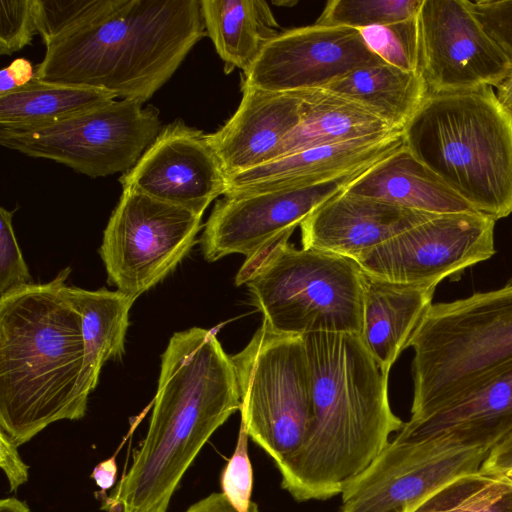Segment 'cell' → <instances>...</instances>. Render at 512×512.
Here are the masks:
<instances>
[{"label": "cell", "instance_id": "60d3db41", "mask_svg": "<svg viewBox=\"0 0 512 512\" xmlns=\"http://www.w3.org/2000/svg\"><path fill=\"white\" fill-rule=\"evenodd\" d=\"M0 512H31L25 502L16 498H4L0 501Z\"/></svg>", "mask_w": 512, "mask_h": 512}, {"label": "cell", "instance_id": "f1b7e54d", "mask_svg": "<svg viewBox=\"0 0 512 512\" xmlns=\"http://www.w3.org/2000/svg\"><path fill=\"white\" fill-rule=\"evenodd\" d=\"M124 3L125 0H33L37 34L48 46L107 18Z\"/></svg>", "mask_w": 512, "mask_h": 512}, {"label": "cell", "instance_id": "7a4b0ae2", "mask_svg": "<svg viewBox=\"0 0 512 512\" xmlns=\"http://www.w3.org/2000/svg\"><path fill=\"white\" fill-rule=\"evenodd\" d=\"M240 404L233 361L216 335L199 327L174 333L161 355L146 436L112 502L122 512H166L203 446Z\"/></svg>", "mask_w": 512, "mask_h": 512}, {"label": "cell", "instance_id": "8992f818", "mask_svg": "<svg viewBox=\"0 0 512 512\" xmlns=\"http://www.w3.org/2000/svg\"><path fill=\"white\" fill-rule=\"evenodd\" d=\"M411 420L458 401L512 363V289L432 303L408 342Z\"/></svg>", "mask_w": 512, "mask_h": 512}, {"label": "cell", "instance_id": "30bf717a", "mask_svg": "<svg viewBox=\"0 0 512 512\" xmlns=\"http://www.w3.org/2000/svg\"><path fill=\"white\" fill-rule=\"evenodd\" d=\"M201 227L202 216L124 188L99 248L108 283L137 299L175 270Z\"/></svg>", "mask_w": 512, "mask_h": 512}, {"label": "cell", "instance_id": "ffe728a7", "mask_svg": "<svg viewBox=\"0 0 512 512\" xmlns=\"http://www.w3.org/2000/svg\"><path fill=\"white\" fill-rule=\"evenodd\" d=\"M512 433V363L453 404L409 420L399 436L490 450Z\"/></svg>", "mask_w": 512, "mask_h": 512}, {"label": "cell", "instance_id": "d6986e66", "mask_svg": "<svg viewBox=\"0 0 512 512\" xmlns=\"http://www.w3.org/2000/svg\"><path fill=\"white\" fill-rule=\"evenodd\" d=\"M242 98L234 114L207 138L227 178L274 159L301 118L294 92H273L241 85Z\"/></svg>", "mask_w": 512, "mask_h": 512}, {"label": "cell", "instance_id": "44dd1931", "mask_svg": "<svg viewBox=\"0 0 512 512\" xmlns=\"http://www.w3.org/2000/svg\"><path fill=\"white\" fill-rule=\"evenodd\" d=\"M361 339L381 371L389 374L423 316L434 288L395 283L363 271Z\"/></svg>", "mask_w": 512, "mask_h": 512}, {"label": "cell", "instance_id": "f35d334b", "mask_svg": "<svg viewBox=\"0 0 512 512\" xmlns=\"http://www.w3.org/2000/svg\"><path fill=\"white\" fill-rule=\"evenodd\" d=\"M117 475V465L115 461V456L100 462L91 474V477L94 479L95 483L102 491H105L111 488L116 480Z\"/></svg>", "mask_w": 512, "mask_h": 512}, {"label": "cell", "instance_id": "2e32d148", "mask_svg": "<svg viewBox=\"0 0 512 512\" xmlns=\"http://www.w3.org/2000/svg\"><path fill=\"white\" fill-rule=\"evenodd\" d=\"M119 182L123 189L130 188L199 216L228 189L227 175L207 134L181 119L161 128Z\"/></svg>", "mask_w": 512, "mask_h": 512}, {"label": "cell", "instance_id": "e0dca14e", "mask_svg": "<svg viewBox=\"0 0 512 512\" xmlns=\"http://www.w3.org/2000/svg\"><path fill=\"white\" fill-rule=\"evenodd\" d=\"M436 214L340 192L301 225L302 248L358 262L372 250Z\"/></svg>", "mask_w": 512, "mask_h": 512}, {"label": "cell", "instance_id": "74e56055", "mask_svg": "<svg viewBox=\"0 0 512 512\" xmlns=\"http://www.w3.org/2000/svg\"><path fill=\"white\" fill-rule=\"evenodd\" d=\"M6 68L18 88L29 84L36 78V68L24 58L15 59Z\"/></svg>", "mask_w": 512, "mask_h": 512}, {"label": "cell", "instance_id": "b9f144b4", "mask_svg": "<svg viewBox=\"0 0 512 512\" xmlns=\"http://www.w3.org/2000/svg\"><path fill=\"white\" fill-rule=\"evenodd\" d=\"M16 89H18V87L10 77L7 68H3L0 71V96L10 93Z\"/></svg>", "mask_w": 512, "mask_h": 512}, {"label": "cell", "instance_id": "ab89813d", "mask_svg": "<svg viewBox=\"0 0 512 512\" xmlns=\"http://www.w3.org/2000/svg\"><path fill=\"white\" fill-rule=\"evenodd\" d=\"M496 97L500 104L512 115V69L496 87Z\"/></svg>", "mask_w": 512, "mask_h": 512}, {"label": "cell", "instance_id": "484cf974", "mask_svg": "<svg viewBox=\"0 0 512 512\" xmlns=\"http://www.w3.org/2000/svg\"><path fill=\"white\" fill-rule=\"evenodd\" d=\"M325 89L371 109L399 131H404L428 94L419 73L384 62L356 69Z\"/></svg>", "mask_w": 512, "mask_h": 512}, {"label": "cell", "instance_id": "d590c367", "mask_svg": "<svg viewBox=\"0 0 512 512\" xmlns=\"http://www.w3.org/2000/svg\"><path fill=\"white\" fill-rule=\"evenodd\" d=\"M18 446L0 431V466L9 482L10 491L16 490L28 480V466L23 462Z\"/></svg>", "mask_w": 512, "mask_h": 512}, {"label": "cell", "instance_id": "5bb4252c", "mask_svg": "<svg viewBox=\"0 0 512 512\" xmlns=\"http://www.w3.org/2000/svg\"><path fill=\"white\" fill-rule=\"evenodd\" d=\"M363 172L302 188L223 195L204 226L200 240L204 258L214 262L231 254L255 257L289 238L297 226Z\"/></svg>", "mask_w": 512, "mask_h": 512}, {"label": "cell", "instance_id": "5b68a950", "mask_svg": "<svg viewBox=\"0 0 512 512\" xmlns=\"http://www.w3.org/2000/svg\"><path fill=\"white\" fill-rule=\"evenodd\" d=\"M404 144L477 212L512 213V115L493 87L427 94Z\"/></svg>", "mask_w": 512, "mask_h": 512}, {"label": "cell", "instance_id": "ac0fdd59", "mask_svg": "<svg viewBox=\"0 0 512 512\" xmlns=\"http://www.w3.org/2000/svg\"><path fill=\"white\" fill-rule=\"evenodd\" d=\"M403 144L404 134L401 131L310 148L228 177V189L224 195L318 185L365 171Z\"/></svg>", "mask_w": 512, "mask_h": 512}, {"label": "cell", "instance_id": "7bdbcfd3", "mask_svg": "<svg viewBox=\"0 0 512 512\" xmlns=\"http://www.w3.org/2000/svg\"><path fill=\"white\" fill-rule=\"evenodd\" d=\"M503 477L507 478L508 480L512 481V469L508 470L505 474L502 475Z\"/></svg>", "mask_w": 512, "mask_h": 512}, {"label": "cell", "instance_id": "cb8c5ba5", "mask_svg": "<svg viewBox=\"0 0 512 512\" xmlns=\"http://www.w3.org/2000/svg\"><path fill=\"white\" fill-rule=\"evenodd\" d=\"M206 33L225 73L247 72L280 26L264 0H200Z\"/></svg>", "mask_w": 512, "mask_h": 512}, {"label": "cell", "instance_id": "f546056e", "mask_svg": "<svg viewBox=\"0 0 512 512\" xmlns=\"http://www.w3.org/2000/svg\"><path fill=\"white\" fill-rule=\"evenodd\" d=\"M423 0H330L315 24L361 29L417 17Z\"/></svg>", "mask_w": 512, "mask_h": 512}, {"label": "cell", "instance_id": "4316f807", "mask_svg": "<svg viewBox=\"0 0 512 512\" xmlns=\"http://www.w3.org/2000/svg\"><path fill=\"white\" fill-rule=\"evenodd\" d=\"M116 97L98 89L35 78L0 96V128L25 130L51 125L104 106Z\"/></svg>", "mask_w": 512, "mask_h": 512}, {"label": "cell", "instance_id": "4fadbf2b", "mask_svg": "<svg viewBox=\"0 0 512 512\" xmlns=\"http://www.w3.org/2000/svg\"><path fill=\"white\" fill-rule=\"evenodd\" d=\"M417 23L418 73L428 94L497 87L512 69L466 0H423Z\"/></svg>", "mask_w": 512, "mask_h": 512}, {"label": "cell", "instance_id": "52a82bcc", "mask_svg": "<svg viewBox=\"0 0 512 512\" xmlns=\"http://www.w3.org/2000/svg\"><path fill=\"white\" fill-rule=\"evenodd\" d=\"M284 238L251 259L236 274L263 325L285 335L348 333L363 328V270L350 258L297 249Z\"/></svg>", "mask_w": 512, "mask_h": 512}, {"label": "cell", "instance_id": "277c9868", "mask_svg": "<svg viewBox=\"0 0 512 512\" xmlns=\"http://www.w3.org/2000/svg\"><path fill=\"white\" fill-rule=\"evenodd\" d=\"M206 35L200 0H125L107 18L46 46L36 78L144 103Z\"/></svg>", "mask_w": 512, "mask_h": 512}, {"label": "cell", "instance_id": "9c48e42d", "mask_svg": "<svg viewBox=\"0 0 512 512\" xmlns=\"http://www.w3.org/2000/svg\"><path fill=\"white\" fill-rule=\"evenodd\" d=\"M161 128L158 108L121 99L39 128H0V144L96 178L131 169Z\"/></svg>", "mask_w": 512, "mask_h": 512}, {"label": "cell", "instance_id": "7c38bea8", "mask_svg": "<svg viewBox=\"0 0 512 512\" xmlns=\"http://www.w3.org/2000/svg\"><path fill=\"white\" fill-rule=\"evenodd\" d=\"M489 451L396 436L346 487L339 512H411L445 483L479 471Z\"/></svg>", "mask_w": 512, "mask_h": 512}, {"label": "cell", "instance_id": "8fae6325", "mask_svg": "<svg viewBox=\"0 0 512 512\" xmlns=\"http://www.w3.org/2000/svg\"><path fill=\"white\" fill-rule=\"evenodd\" d=\"M496 221L479 212L434 215L372 250L357 263L387 281L436 288L495 253Z\"/></svg>", "mask_w": 512, "mask_h": 512}, {"label": "cell", "instance_id": "e575fe53", "mask_svg": "<svg viewBox=\"0 0 512 512\" xmlns=\"http://www.w3.org/2000/svg\"><path fill=\"white\" fill-rule=\"evenodd\" d=\"M488 35L512 60V0H466Z\"/></svg>", "mask_w": 512, "mask_h": 512}, {"label": "cell", "instance_id": "3957f363", "mask_svg": "<svg viewBox=\"0 0 512 512\" xmlns=\"http://www.w3.org/2000/svg\"><path fill=\"white\" fill-rule=\"evenodd\" d=\"M70 272L0 298V431L17 446L87 411L82 320L66 293Z\"/></svg>", "mask_w": 512, "mask_h": 512}, {"label": "cell", "instance_id": "7402d4cb", "mask_svg": "<svg viewBox=\"0 0 512 512\" xmlns=\"http://www.w3.org/2000/svg\"><path fill=\"white\" fill-rule=\"evenodd\" d=\"M344 192L429 214L477 212L405 144L355 178Z\"/></svg>", "mask_w": 512, "mask_h": 512}, {"label": "cell", "instance_id": "836d02e7", "mask_svg": "<svg viewBox=\"0 0 512 512\" xmlns=\"http://www.w3.org/2000/svg\"><path fill=\"white\" fill-rule=\"evenodd\" d=\"M37 34L33 0H0V54L11 55Z\"/></svg>", "mask_w": 512, "mask_h": 512}, {"label": "cell", "instance_id": "83f0119b", "mask_svg": "<svg viewBox=\"0 0 512 512\" xmlns=\"http://www.w3.org/2000/svg\"><path fill=\"white\" fill-rule=\"evenodd\" d=\"M411 512H512V481L477 472L445 483Z\"/></svg>", "mask_w": 512, "mask_h": 512}, {"label": "cell", "instance_id": "6da1fadb", "mask_svg": "<svg viewBox=\"0 0 512 512\" xmlns=\"http://www.w3.org/2000/svg\"><path fill=\"white\" fill-rule=\"evenodd\" d=\"M302 337L311 375V420L301 448L278 469L282 488L295 500H324L342 494L404 423L389 404V374L360 335Z\"/></svg>", "mask_w": 512, "mask_h": 512}, {"label": "cell", "instance_id": "9a60e30c", "mask_svg": "<svg viewBox=\"0 0 512 512\" xmlns=\"http://www.w3.org/2000/svg\"><path fill=\"white\" fill-rule=\"evenodd\" d=\"M382 62L358 29L313 24L271 40L243 73L241 85L273 92L325 88L356 69Z\"/></svg>", "mask_w": 512, "mask_h": 512}, {"label": "cell", "instance_id": "1f68e13d", "mask_svg": "<svg viewBox=\"0 0 512 512\" xmlns=\"http://www.w3.org/2000/svg\"><path fill=\"white\" fill-rule=\"evenodd\" d=\"M12 216L13 211L0 208V298L33 284L13 230Z\"/></svg>", "mask_w": 512, "mask_h": 512}, {"label": "cell", "instance_id": "d6a6232c", "mask_svg": "<svg viewBox=\"0 0 512 512\" xmlns=\"http://www.w3.org/2000/svg\"><path fill=\"white\" fill-rule=\"evenodd\" d=\"M248 437L241 424L235 450L221 474L222 493L240 512H248L252 503L253 473L247 451Z\"/></svg>", "mask_w": 512, "mask_h": 512}, {"label": "cell", "instance_id": "ba28073f", "mask_svg": "<svg viewBox=\"0 0 512 512\" xmlns=\"http://www.w3.org/2000/svg\"><path fill=\"white\" fill-rule=\"evenodd\" d=\"M231 359L241 424L279 468L301 448L311 420V375L303 337L275 333L262 324Z\"/></svg>", "mask_w": 512, "mask_h": 512}, {"label": "cell", "instance_id": "603a6c76", "mask_svg": "<svg viewBox=\"0 0 512 512\" xmlns=\"http://www.w3.org/2000/svg\"><path fill=\"white\" fill-rule=\"evenodd\" d=\"M293 92L300 99V122L273 160L310 148L401 132L371 109L325 88Z\"/></svg>", "mask_w": 512, "mask_h": 512}, {"label": "cell", "instance_id": "4dcf8cb0", "mask_svg": "<svg viewBox=\"0 0 512 512\" xmlns=\"http://www.w3.org/2000/svg\"><path fill=\"white\" fill-rule=\"evenodd\" d=\"M358 30L368 48L384 63L418 73L417 17Z\"/></svg>", "mask_w": 512, "mask_h": 512}, {"label": "cell", "instance_id": "ee69618b", "mask_svg": "<svg viewBox=\"0 0 512 512\" xmlns=\"http://www.w3.org/2000/svg\"><path fill=\"white\" fill-rule=\"evenodd\" d=\"M504 287L512 289V276L507 280V282L504 285Z\"/></svg>", "mask_w": 512, "mask_h": 512}, {"label": "cell", "instance_id": "d4e9b609", "mask_svg": "<svg viewBox=\"0 0 512 512\" xmlns=\"http://www.w3.org/2000/svg\"><path fill=\"white\" fill-rule=\"evenodd\" d=\"M66 293L82 320L85 358L80 391L88 400L98 385L104 364L121 359L124 354L129 312L136 299L106 288L86 290L67 286Z\"/></svg>", "mask_w": 512, "mask_h": 512}, {"label": "cell", "instance_id": "8d00e7d4", "mask_svg": "<svg viewBox=\"0 0 512 512\" xmlns=\"http://www.w3.org/2000/svg\"><path fill=\"white\" fill-rule=\"evenodd\" d=\"M185 512H240L227 497L221 493H212L192 504ZM248 512H259L257 505L252 502Z\"/></svg>", "mask_w": 512, "mask_h": 512}]
</instances>
